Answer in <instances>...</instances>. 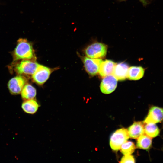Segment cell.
I'll return each mask as SVG.
<instances>
[{
	"label": "cell",
	"instance_id": "cell-1",
	"mask_svg": "<svg viewBox=\"0 0 163 163\" xmlns=\"http://www.w3.org/2000/svg\"><path fill=\"white\" fill-rule=\"evenodd\" d=\"M14 61L22 60H33L34 54L32 45L26 39L20 38L12 53Z\"/></svg>",
	"mask_w": 163,
	"mask_h": 163
},
{
	"label": "cell",
	"instance_id": "cell-2",
	"mask_svg": "<svg viewBox=\"0 0 163 163\" xmlns=\"http://www.w3.org/2000/svg\"><path fill=\"white\" fill-rule=\"evenodd\" d=\"M14 62L11 66L18 75H32L39 65L32 60H22L20 61Z\"/></svg>",
	"mask_w": 163,
	"mask_h": 163
},
{
	"label": "cell",
	"instance_id": "cell-3",
	"mask_svg": "<svg viewBox=\"0 0 163 163\" xmlns=\"http://www.w3.org/2000/svg\"><path fill=\"white\" fill-rule=\"evenodd\" d=\"M107 46L102 43L96 41L89 45L85 49V53L88 57L94 59L105 57Z\"/></svg>",
	"mask_w": 163,
	"mask_h": 163
},
{
	"label": "cell",
	"instance_id": "cell-4",
	"mask_svg": "<svg viewBox=\"0 0 163 163\" xmlns=\"http://www.w3.org/2000/svg\"><path fill=\"white\" fill-rule=\"evenodd\" d=\"M128 130L122 128L116 130L111 136L110 146L112 150L117 151L120 149L121 145L129 138Z\"/></svg>",
	"mask_w": 163,
	"mask_h": 163
},
{
	"label": "cell",
	"instance_id": "cell-5",
	"mask_svg": "<svg viewBox=\"0 0 163 163\" xmlns=\"http://www.w3.org/2000/svg\"><path fill=\"white\" fill-rule=\"evenodd\" d=\"M27 81L26 78L22 75H18L11 78L8 84L10 93L12 95L20 94Z\"/></svg>",
	"mask_w": 163,
	"mask_h": 163
},
{
	"label": "cell",
	"instance_id": "cell-6",
	"mask_svg": "<svg viewBox=\"0 0 163 163\" xmlns=\"http://www.w3.org/2000/svg\"><path fill=\"white\" fill-rule=\"evenodd\" d=\"M163 121V107L152 105L149 108L148 112L144 121V123L157 124Z\"/></svg>",
	"mask_w": 163,
	"mask_h": 163
},
{
	"label": "cell",
	"instance_id": "cell-7",
	"mask_svg": "<svg viewBox=\"0 0 163 163\" xmlns=\"http://www.w3.org/2000/svg\"><path fill=\"white\" fill-rule=\"evenodd\" d=\"M53 71L50 68L39 64L32 77L36 83L42 85L47 80Z\"/></svg>",
	"mask_w": 163,
	"mask_h": 163
},
{
	"label": "cell",
	"instance_id": "cell-8",
	"mask_svg": "<svg viewBox=\"0 0 163 163\" xmlns=\"http://www.w3.org/2000/svg\"><path fill=\"white\" fill-rule=\"evenodd\" d=\"M117 81L112 75L105 77L100 84V88L101 92L106 94L112 93L117 87Z\"/></svg>",
	"mask_w": 163,
	"mask_h": 163
},
{
	"label": "cell",
	"instance_id": "cell-9",
	"mask_svg": "<svg viewBox=\"0 0 163 163\" xmlns=\"http://www.w3.org/2000/svg\"><path fill=\"white\" fill-rule=\"evenodd\" d=\"M101 59H92L84 57L83 62L86 71L90 75L94 76L99 72L100 65L102 62Z\"/></svg>",
	"mask_w": 163,
	"mask_h": 163
},
{
	"label": "cell",
	"instance_id": "cell-10",
	"mask_svg": "<svg viewBox=\"0 0 163 163\" xmlns=\"http://www.w3.org/2000/svg\"><path fill=\"white\" fill-rule=\"evenodd\" d=\"M129 68V66L126 63L122 62L116 64L112 75H113L117 80H124L127 78Z\"/></svg>",
	"mask_w": 163,
	"mask_h": 163
},
{
	"label": "cell",
	"instance_id": "cell-11",
	"mask_svg": "<svg viewBox=\"0 0 163 163\" xmlns=\"http://www.w3.org/2000/svg\"><path fill=\"white\" fill-rule=\"evenodd\" d=\"M144 126L143 122H134L128 129L129 137L136 139L145 134Z\"/></svg>",
	"mask_w": 163,
	"mask_h": 163
},
{
	"label": "cell",
	"instance_id": "cell-12",
	"mask_svg": "<svg viewBox=\"0 0 163 163\" xmlns=\"http://www.w3.org/2000/svg\"><path fill=\"white\" fill-rule=\"evenodd\" d=\"M116 64L113 61L106 60L101 63L99 71L100 75L102 77L112 75Z\"/></svg>",
	"mask_w": 163,
	"mask_h": 163
},
{
	"label": "cell",
	"instance_id": "cell-13",
	"mask_svg": "<svg viewBox=\"0 0 163 163\" xmlns=\"http://www.w3.org/2000/svg\"><path fill=\"white\" fill-rule=\"evenodd\" d=\"M39 105L34 99L24 101L21 104L23 111L27 113L33 114L37 111Z\"/></svg>",
	"mask_w": 163,
	"mask_h": 163
},
{
	"label": "cell",
	"instance_id": "cell-14",
	"mask_svg": "<svg viewBox=\"0 0 163 163\" xmlns=\"http://www.w3.org/2000/svg\"><path fill=\"white\" fill-rule=\"evenodd\" d=\"M145 71L141 66H131L129 68L127 78L131 80H138L143 77Z\"/></svg>",
	"mask_w": 163,
	"mask_h": 163
},
{
	"label": "cell",
	"instance_id": "cell-15",
	"mask_svg": "<svg viewBox=\"0 0 163 163\" xmlns=\"http://www.w3.org/2000/svg\"><path fill=\"white\" fill-rule=\"evenodd\" d=\"M152 138L144 134L137 138L136 146L139 149L148 150L152 146Z\"/></svg>",
	"mask_w": 163,
	"mask_h": 163
},
{
	"label": "cell",
	"instance_id": "cell-16",
	"mask_svg": "<svg viewBox=\"0 0 163 163\" xmlns=\"http://www.w3.org/2000/svg\"><path fill=\"white\" fill-rule=\"evenodd\" d=\"M21 93V98L24 101L34 99L36 95V90L31 85L26 84Z\"/></svg>",
	"mask_w": 163,
	"mask_h": 163
},
{
	"label": "cell",
	"instance_id": "cell-17",
	"mask_svg": "<svg viewBox=\"0 0 163 163\" xmlns=\"http://www.w3.org/2000/svg\"><path fill=\"white\" fill-rule=\"evenodd\" d=\"M144 133L152 138L158 136L160 130L156 125L154 123H144Z\"/></svg>",
	"mask_w": 163,
	"mask_h": 163
},
{
	"label": "cell",
	"instance_id": "cell-18",
	"mask_svg": "<svg viewBox=\"0 0 163 163\" xmlns=\"http://www.w3.org/2000/svg\"><path fill=\"white\" fill-rule=\"evenodd\" d=\"M135 148V146L133 142L126 141L121 145L120 149L124 155H130L134 152Z\"/></svg>",
	"mask_w": 163,
	"mask_h": 163
},
{
	"label": "cell",
	"instance_id": "cell-19",
	"mask_svg": "<svg viewBox=\"0 0 163 163\" xmlns=\"http://www.w3.org/2000/svg\"><path fill=\"white\" fill-rule=\"evenodd\" d=\"M121 163H134L135 160L133 156L130 155H126L123 156L120 161Z\"/></svg>",
	"mask_w": 163,
	"mask_h": 163
},
{
	"label": "cell",
	"instance_id": "cell-20",
	"mask_svg": "<svg viewBox=\"0 0 163 163\" xmlns=\"http://www.w3.org/2000/svg\"><path fill=\"white\" fill-rule=\"evenodd\" d=\"M120 2L128 0H117ZM144 6H146L149 3V2L147 0H138Z\"/></svg>",
	"mask_w": 163,
	"mask_h": 163
}]
</instances>
